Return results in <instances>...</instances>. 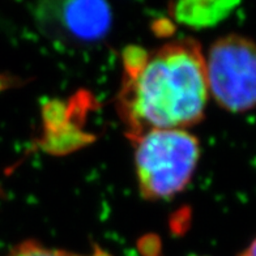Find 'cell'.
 I'll list each match as a JSON object with an SVG mask.
<instances>
[{"label":"cell","mask_w":256,"mask_h":256,"mask_svg":"<svg viewBox=\"0 0 256 256\" xmlns=\"http://www.w3.org/2000/svg\"><path fill=\"white\" fill-rule=\"evenodd\" d=\"M122 118L134 140L150 130H184L204 116L208 100L206 58L196 40H179L126 63Z\"/></svg>","instance_id":"6da1fadb"},{"label":"cell","mask_w":256,"mask_h":256,"mask_svg":"<svg viewBox=\"0 0 256 256\" xmlns=\"http://www.w3.org/2000/svg\"><path fill=\"white\" fill-rule=\"evenodd\" d=\"M135 142L136 174L144 198L168 199L188 184L200 156L196 138L184 130H150Z\"/></svg>","instance_id":"7a4b0ae2"},{"label":"cell","mask_w":256,"mask_h":256,"mask_svg":"<svg viewBox=\"0 0 256 256\" xmlns=\"http://www.w3.org/2000/svg\"><path fill=\"white\" fill-rule=\"evenodd\" d=\"M240 256H256V240H252V243L244 250V252Z\"/></svg>","instance_id":"52a82bcc"},{"label":"cell","mask_w":256,"mask_h":256,"mask_svg":"<svg viewBox=\"0 0 256 256\" xmlns=\"http://www.w3.org/2000/svg\"><path fill=\"white\" fill-rule=\"evenodd\" d=\"M209 93L232 112L256 106V44L240 36L218 40L206 60Z\"/></svg>","instance_id":"3957f363"},{"label":"cell","mask_w":256,"mask_h":256,"mask_svg":"<svg viewBox=\"0 0 256 256\" xmlns=\"http://www.w3.org/2000/svg\"><path fill=\"white\" fill-rule=\"evenodd\" d=\"M10 256H78L74 254L66 252L60 250L48 248L38 244L36 242H25L21 243L20 246H17Z\"/></svg>","instance_id":"8992f818"},{"label":"cell","mask_w":256,"mask_h":256,"mask_svg":"<svg viewBox=\"0 0 256 256\" xmlns=\"http://www.w3.org/2000/svg\"><path fill=\"white\" fill-rule=\"evenodd\" d=\"M236 3L226 2H196V3H180L176 6V18L182 22L196 26H204L222 20L229 14L232 8L236 7Z\"/></svg>","instance_id":"5b68a950"},{"label":"cell","mask_w":256,"mask_h":256,"mask_svg":"<svg viewBox=\"0 0 256 256\" xmlns=\"http://www.w3.org/2000/svg\"><path fill=\"white\" fill-rule=\"evenodd\" d=\"M40 18L51 32L72 42H96L112 26V10L94 0L48 3L40 10Z\"/></svg>","instance_id":"277c9868"}]
</instances>
